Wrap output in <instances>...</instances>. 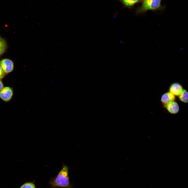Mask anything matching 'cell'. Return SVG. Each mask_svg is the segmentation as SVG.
Returning a JSON list of instances; mask_svg holds the SVG:
<instances>
[{"mask_svg":"<svg viewBox=\"0 0 188 188\" xmlns=\"http://www.w3.org/2000/svg\"><path fill=\"white\" fill-rule=\"evenodd\" d=\"M162 0H143L141 6L137 9V14L144 13L148 10L156 11L163 9Z\"/></svg>","mask_w":188,"mask_h":188,"instance_id":"6da1fadb","label":"cell"},{"mask_svg":"<svg viewBox=\"0 0 188 188\" xmlns=\"http://www.w3.org/2000/svg\"><path fill=\"white\" fill-rule=\"evenodd\" d=\"M54 187H67L69 185L68 177V168L64 165L56 178L52 182Z\"/></svg>","mask_w":188,"mask_h":188,"instance_id":"7a4b0ae2","label":"cell"},{"mask_svg":"<svg viewBox=\"0 0 188 188\" xmlns=\"http://www.w3.org/2000/svg\"><path fill=\"white\" fill-rule=\"evenodd\" d=\"M13 95V89L9 86L4 87L0 91V98L3 101L8 102L12 99Z\"/></svg>","mask_w":188,"mask_h":188,"instance_id":"3957f363","label":"cell"},{"mask_svg":"<svg viewBox=\"0 0 188 188\" xmlns=\"http://www.w3.org/2000/svg\"><path fill=\"white\" fill-rule=\"evenodd\" d=\"M0 64L4 72L6 74L12 72L14 68L13 61L8 58H4L0 61Z\"/></svg>","mask_w":188,"mask_h":188,"instance_id":"277c9868","label":"cell"},{"mask_svg":"<svg viewBox=\"0 0 188 188\" xmlns=\"http://www.w3.org/2000/svg\"><path fill=\"white\" fill-rule=\"evenodd\" d=\"M183 89L180 85L178 83L173 84L169 89L170 92L173 95L179 96L182 92Z\"/></svg>","mask_w":188,"mask_h":188,"instance_id":"5b68a950","label":"cell"},{"mask_svg":"<svg viewBox=\"0 0 188 188\" xmlns=\"http://www.w3.org/2000/svg\"><path fill=\"white\" fill-rule=\"evenodd\" d=\"M166 107L168 111L172 114L177 113L179 110L178 104L177 102L174 101L167 104Z\"/></svg>","mask_w":188,"mask_h":188,"instance_id":"8992f818","label":"cell"},{"mask_svg":"<svg viewBox=\"0 0 188 188\" xmlns=\"http://www.w3.org/2000/svg\"><path fill=\"white\" fill-rule=\"evenodd\" d=\"M175 99L174 95L169 92L163 94L161 97V100L163 103L167 104L174 101Z\"/></svg>","mask_w":188,"mask_h":188,"instance_id":"52a82bcc","label":"cell"},{"mask_svg":"<svg viewBox=\"0 0 188 188\" xmlns=\"http://www.w3.org/2000/svg\"><path fill=\"white\" fill-rule=\"evenodd\" d=\"M143 0H120L125 7L131 8L136 4L142 2Z\"/></svg>","mask_w":188,"mask_h":188,"instance_id":"ba28073f","label":"cell"},{"mask_svg":"<svg viewBox=\"0 0 188 188\" xmlns=\"http://www.w3.org/2000/svg\"><path fill=\"white\" fill-rule=\"evenodd\" d=\"M179 99L185 103L188 102V92L185 90L183 89L181 93L179 96Z\"/></svg>","mask_w":188,"mask_h":188,"instance_id":"9c48e42d","label":"cell"},{"mask_svg":"<svg viewBox=\"0 0 188 188\" xmlns=\"http://www.w3.org/2000/svg\"><path fill=\"white\" fill-rule=\"evenodd\" d=\"M7 47V44L5 40L0 37V56L5 52Z\"/></svg>","mask_w":188,"mask_h":188,"instance_id":"30bf717a","label":"cell"},{"mask_svg":"<svg viewBox=\"0 0 188 188\" xmlns=\"http://www.w3.org/2000/svg\"><path fill=\"white\" fill-rule=\"evenodd\" d=\"M20 188H35V186L33 183L28 182L23 184Z\"/></svg>","mask_w":188,"mask_h":188,"instance_id":"8fae6325","label":"cell"},{"mask_svg":"<svg viewBox=\"0 0 188 188\" xmlns=\"http://www.w3.org/2000/svg\"><path fill=\"white\" fill-rule=\"evenodd\" d=\"M6 74L3 70L0 64V79H2L5 76Z\"/></svg>","mask_w":188,"mask_h":188,"instance_id":"7c38bea8","label":"cell"},{"mask_svg":"<svg viewBox=\"0 0 188 188\" xmlns=\"http://www.w3.org/2000/svg\"><path fill=\"white\" fill-rule=\"evenodd\" d=\"M4 87V85L2 79H0V91Z\"/></svg>","mask_w":188,"mask_h":188,"instance_id":"4fadbf2b","label":"cell"}]
</instances>
